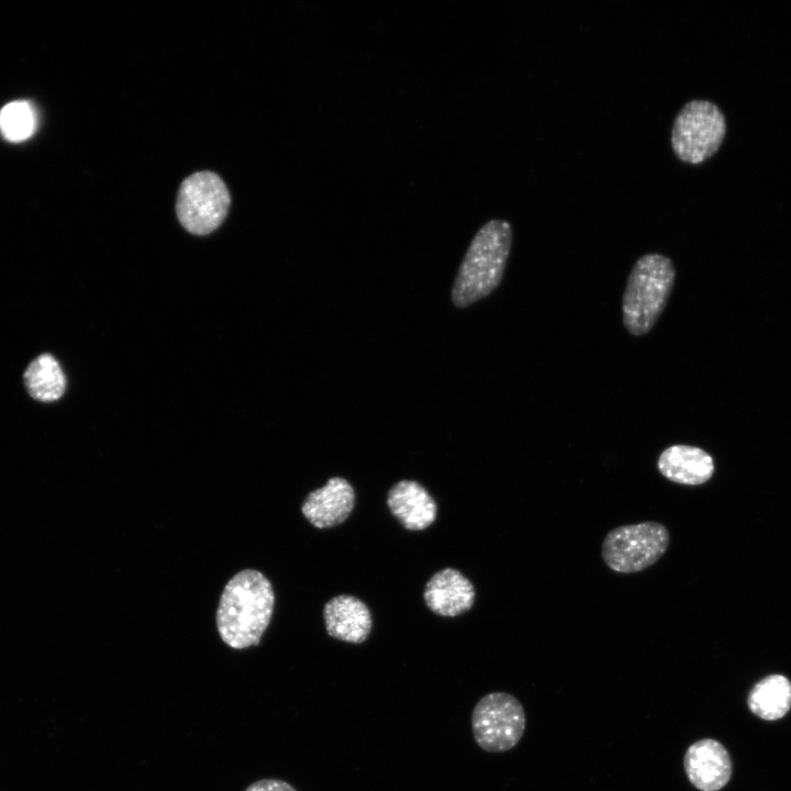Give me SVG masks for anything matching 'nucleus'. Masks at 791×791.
Here are the masks:
<instances>
[{"instance_id":"obj_2","label":"nucleus","mask_w":791,"mask_h":791,"mask_svg":"<svg viewBox=\"0 0 791 791\" xmlns=\"http://www.w3.org/2000/svg\"><path fill=\"white\" fill-rule=\"evenodd\" d=\"M512 244L511 224L493 219L475 234L459 266L452 290L457 308L489 296L501 282Z\"/></svg>"},{"instance_id":"obj_10","label":"nucleus","mask_w":791,"mask_h":791,"mask_svg":"<svg viewBox=\"0 0 791 791\" xmlns=\"http://www.w3.org/2000/svg\"><path fill=\"white\" fill-rule=\"evenodd\" d=\"M475 597L474 584L454 568H444L434 573L423 593L425 604L432 612L450 617L469 611Z\"/></svg>"},{"instance_id":"obj_9","label":"nucleus","mask_w":791,"mask_h":791,"mask_svg":"<svg viewBox=\"0 0 791 791\" xmlns=\"http://www.w3.org/2000/svg\"><path fill=\"white\" fill-rule=\"evenodd\" d=\"M354 505L355 492L352 484L342 477H332L323 487L307 495L301 511L313 526L328 528L343 523Z\"/></svg>"},{"instance_id":"obj_16","label":"nucleus","mask_w":791,"mask_h":791,"mask_svg":"<svg viewBox=\"0 0 791 791\" xmlns=\"http://www.w3.org/2000/svg\"><path fill=\"white\" fill-rule=\"evenodd\" d=\"M36 126V110L30 101H12L0 110V132L7 141H25L34 134Z\"/></svg>"},{"instance_id":"obj_12","label":"nucleus","mask_w":791,"mask_h":791,"mask_svg":"<svg viewBox=\"0 0 791 791\" xmlns=\"http://www.w3.org/2000/svg\"><path fill=\"white\" fill-rule=\"evenodd\" d=\"M392 515L409 531H422L435 521L437 505L430 492L419 482L401 480L387 495Z\"/></svg>"},{"instance_id":"obj_11","label":"nucleus","mask_w":791,"mask_h":791,"mask_svg":"<svg viewBox=\"0 0 791 791\" xmlns=\"http://www.w3.org/2000/svg\"><path fill=\"white\" fill-rule=\"evenodd\" d=\"M323 616L326 633L338 640L360 644L371 631V614L358 598L341 594L326 602Z\"/></svg>"},{"instance_id":"obj_5","label":"nucleus","mask_w":791,"mask_h":791,"mask_svg":"<svg viewBox=\"0 0 791 791\" xmlns=\"http://www.w3.org/2000/svg\"><path fill=\"white\" fill-rule=\"evenodd\" d=\"M230 204V192L222 178L203 170L182 180L176 199V214L189 233L208 235L223 223Z\"/></svg>"},{"instance_id":"obj_15","label":"nucleus","mask_w":791,"mask_h":791,"mask_svg":"<svg viewBox=\"0 0 791 791\" xmlns=\"http://www.w3.org/2000/svg\"><path fill=\"white\" fill-rule=\"evenodd\" d=\"M24 381L31 397L44 402L59 399L66 388L65 375L49 354L38 356L29 365Z\"/></svg>"},{"instance_id":"obj_1","label":"nucleus","mask_w":791,"mask_h":791,"mask_svg":"<svg viewBox=\"0 0 791 791\" xmlns=\"http://www.w3.org/2000/svg\"><path fill=\"white\" fill-rule=\"evenodd\" d=\"M274 603L271 583L260 571L237 572L226 583L216 610L222 640L235 649L258 645L270 622Z\"/></svg>"},{"instance_id":"obj_6","label":"nucleus","mask_w":791,"mask_h":791,"mask_svg":"<svg viewBox=\"0 0 791 791\" xmlns=\"http://www.w3.org/2000/svg\"><path fill=\"white\" fill-rule=\"evenodd\" d=\"M670 536L658 522L622 525L603 539L601 554L605 565L619 573H634L654 565L667 550Z\"/></svg>"},{"instance_id":"obj_14","label":"nucleus","mask_w":791,"mask_h":791,"mask_svg":"<svg viewBox=\"0 0 791 791\" xmlns=\"http://www.w3.org/2000/svg\"><path fill=\"white\" fill-rule=\"evenodd\" d=\"M747 704L762 720L782 718L791 709L790 680L782 675L765 677L749 691Z\"/></svg>"},{"instance_id":"obj_17","label":"nucleus","mask_w":791,"mask_h":791,"mask_svg":"<svg viewBox=\"0 0 791 791\" xmlns=\"http://www.w3.org/2000/svg\"><path fill=\"white\" fill-rule=\"evenodd\" d=\"M245 791H297L291 784L279 779H261L249 784Z\"/></svg>"},{"instance_id":"obj_8","label":"nucleus","mask_w":791,"mask_h":791,"mask_svg":"<svg viewBox=\"0 0 791 791\" xmlns=\"http://www.w3.org/2000/svg\"><path fill=\"white\" fill-rule=\"evenodd\" d=\"M683 768L691 784L700 791H718L732 776L729 754L713 738L690 745L683 757Z\"/></svg>"},{"instance_id":"obj_4","label":"nucleus","mask_w":791,"mask_h":791,"mask_svg":"<svg viewBox=\"0 0 791 791\" xmlns=\"http://www.w3.org/2000/svg\"><path fill=\"white\" fill-rule=\"evenodd\" d=\"M725 134L726 121L720 108L709 100H691L673 120L671 147L681 161L697 165L717 152Z\"/></svg>"},{"instance_id":"obj_7","label":"nucleus","mask_w":791,"mask_h":791,"mask_svg":"<svg viewBox=\"0 0 791 791\" xmlns=\"http://www.w3.org/2000/svg\"><path fill=\"white\" fill-rule=\"evenodd\" d=\"M526 726L521 702L506 692H491L476 703L471 731L477 745L488 753H504L517 745Z\"/></svg>"},{"instance_id":"obj_3","label":"nucleus","mask_w":791,"mask_h":791,"mask_svg":"<svg viewBox=\"0 0 791 791\" xmlns=\"http://www.w3.org/2000/svg\"><path fill=\"white\" fill-rule=\"evenodd\" d=\"M676 270L670 258L645 254L634 264L623 294L622 312L625 328L635 336L648 333L671 293Z\"/></svg>"},{"instance_id":"obj_13","label":"nucleus","mask_w":791,"mask_h":791,"mask_svg":"<svg viewBox=\"0 0 791 791\" xmlns=\"http://www.w3.org/2000/svg\"><path fill=\"white\" fill-rule=\"evenodd\" d=\"M659 472L668 480L687 486L706 482L714 472L712 456L702 448L672 445L661 452L657 460Z\"/></svg>"}]
</instances>
